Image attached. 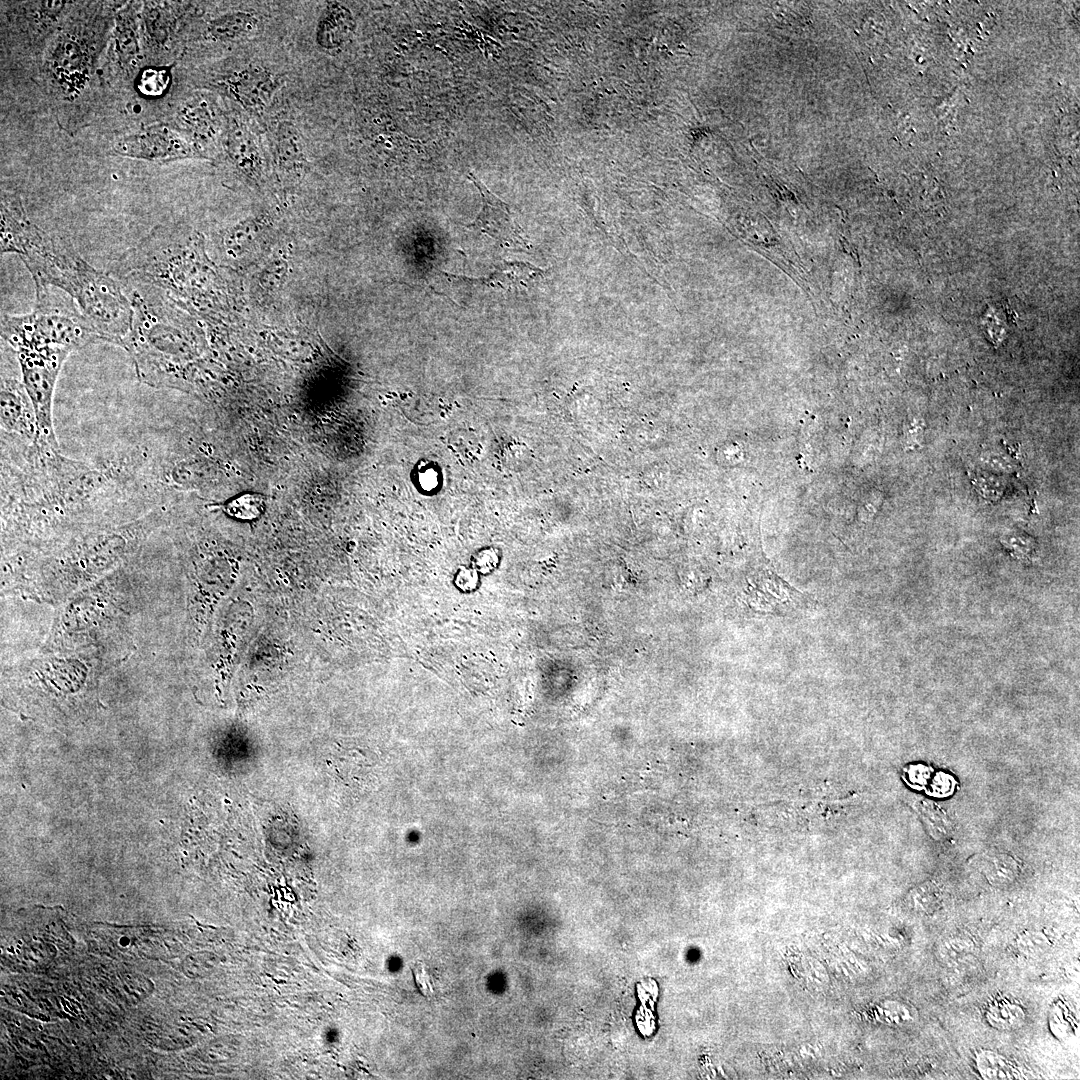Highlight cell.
Listing matches in <instances>:
<instances>
[{"label": "cell", "mask_w": 1080, "mask_h": 1080, "mask_svg": "<svg viewBox=\"0 0 1080 1080\" xmlns=\"http://www.w3.org/2000/svg\"><path fill=\"white\" fill-rule=\"evenodd\" d=\"M0 249L20 257L35 287H54L71 297L101 342L124 347L133 309L123 285L93 267L68 240L41 229L24 207H14L1 215Z\"/></svg>", "instance_id": "6da1fadb"}, {"label": "cell", "mask_w": 1080, "mask_h": 1080, "mask_svg": "<svg viewBox=\"0 0 1080 1080\" xmlns=\"http://www.w3.org/2000/svg\"><path fill=\"white\" fill-rule=\"evenodd\" d=\"M1 337L16 349L48 346L73 352L101 339L75 301L54 287H35V307L26 314H4Z\"/></svg>", "instance_id": "7a4b0ae2"}, {"label": "cell", "mask_w": 1080, "mask_h": 1080, "mask_svg": "<svg viewBox=\"0 0 1080 1080\" xmlns=\"http://www.w3.org/2000/svg\"><path fill=\"white\" fill-rule=\"evenodd\" d=\"M13 352L35 413L37 434L33 443L58 449L52 417L53 396L70 352L48 346H23Z\"/></svg>", "instance_id": "3957f363"}, {"label": "cell", "mask_w": 1080, "mask_h": 1080, "mask_svg": "<svg viewBox=\"0 0 1080 1080\" xmlns=\"http://www.w3.org/2000/svg\"><path fill=\"white\" fill-rule=\"evenodd\" d=\"M112 152L154 162L203 157L186 135L164 124H154L124 137L113 146Z\"/></svg>", "instance_id": "277c9868"}, {"label": "cell", "mask_w": 1080, "mask_h": 1080, "mask_svg": "<svg viewBox=\"0 0 1080 1080\" xmlns=\"http://www.w3.org/2000/svg\"><path fill=\"white\" fill-rule=\"evenodd\" d=\"M84 37L75 31L59 36L48 56V71L54 82L68 93L81 89L90 74L91 60Z\"/></svg>", "instance_id": "5b68a950"}, {"label": "cell", "mask_w": 1080, "mask_h": 1080, "mask_svg": "<svg viewBox=\"0 0 1080 1080\" xmlns=\"http://www.w3.org/2000/svg\"><path fill=\"white\" fill-rule=\"evenodd\" d=\"M468 178L480 193L482 206L474 221L464 224V226L488 235L502 246H522L524 241L507 204L492 193L471 172L468 174Z\"/></svg>", "instance_id": "8992f818"}, {"label": "cell", "mask_w": 1080, "mask_h": 1080, "mask_svg": "<svg viewBox=\"0 0 1080 1080\" xmlns=\"http://www.w3.org/2000/svg\"><path fill=\"white\" fill-rule=\"evenodd\" d=\"M280 84V78L276 74L261 67L236 71L222 82L229 95L251 113L265 110Z\"/></svg>", "instance_id": "52a82bcc"}, {"label": "cell", "mask_w": 1080, "mask_h": 1080, "mask_svg": "<svg viewBox=\"0 0 1080 1080\" xmlns=\"http://www.w3.org/2000/svg\"><path fill=\"white\" fill-rule=\"evenodd\" d=\"M1 427L22 439L34 442L37 434L36 418L24 384L16 377L1 375L0 400Z\"/></svg>", "instance_id": "ba28073f"}, {"label": "cell", "mask_w": 1080, "mask_h": 1080, "mask_svg": "<svg viewBox=\"0 0 1080 1080\" xmlns=\"http://www.w3.org/2000/svg\"><path fill=\"white\" fill-rule=\"evenodd\" d=\"M180 129L194 143L200 153L205 145H215L223 137L225 125L216 104L208 96H193L180 108L177 116Z\"/></svg>", "instance_id": "9c48e42d"}, {"label": "cell", "mask_w": 1080, "mask_h": 1080, "mask_svg": "<svg viewBox=\"0 0 1080 1080\" xmlns=\"http://www.w3.org/2000/svg\"><path fill=\"white\" fill-rule=\"evenodd\" d=\"M222 144L226 156L239 170L255 174L262 169L263 151L255 134L242 120L233 117L227 121Z\"/></svg>", "instance_id": "30bf717a"}, {"label": "cell", "mask_w": 1080, "mask_h": 1080, "mask_svg": "<svg viewBox=\"0 0 1080 1080\" xmlns=\"http://www.w3.org/2000/svg\"><path fill=\"white\" fill-rule=\"evenodd\" d=\"M355 22L351 11L338 2H329L316 26V42L324 50L341 47L351 36Z\"/></svg>", "instance_id": "8fae6325"}, {"label": "cell", "mask_w": 1080, "mask_h": 1080, "mask_svg": "<svg viewBox=\"0 0 1080 1080\" xmlns=\"http://www.w3.org/2000/svg\"><path fill=\"white\" fill-rule=\"evenodd\" d=\"M273 155L282 169H302L307 163V150L298 128L290 121L277 124L273 132Z\"/></svg>", "instance_id": "7c38bea8"}, {"label": "cell", "mask_w": 1080, "mask_h": 1080, "mask_svg": "<svg viewBox=\"0 0 1080 1080\" xmlns=\"http://www.w3.org/2000/svg\"><path fill=\"white\" fill-rule=\"evenodd\" d=\"M258 18L251 12L237 11L212 19L207 25V35L214 41H232L252 32Z\"/></svg>", "instance_id": "4fadbf2b"}, {"label": "cell", "mask_w": 1080, "mask_h": 1080, "mask_svg": "<svg viewBox=\"0 0 1080 1080\" xmlns=\"http://www.w3.org/2000/svg\"><path fill=\"white\" fill-rule=\"evenodd\" d=\"M114 50L116 59L123 69H134L140 49L135 18L130 12L125 11L118 17Z\"/></svg>", "instance_id": "5bb4252c"}, {"label": "cell", "mask_w": 1080, "mask_h": 1080, "mask_svg": "<svg viewBox=\"0 0 1080 1080\" xmlns=\"http://www.w3.org/2000/svg\"><path fill=\"white\" fill-rule=\"evenodd\" d=\"M976 1064L979 1073L986 1079H1010L1015 1075L1012 1065L1004 1057L991 1051L980 1053Z\"/></svg>", "instance_id": "9a60e30c"}, {"label": "cell", "mask_w": 1080, "mask_h": 1080, "mask_svg": "<svg viewBox=\"0 0 1080 1080\" xmlns=\"http://www.w3.org/2000/svg\"><path fill=\"white\" fill-rule=\"evenodd\" d=\"M1018 874V865L1011 857L997 855L991 857L985 866V875L993 885L1010 884Z\"/></svg>", "instance_id": "2e32d148"}, {"label": "cell", "mask_w": 1080, "mask_h": 1080, "mask_svg": "<svg viewBox=\"0 0 1080 1080\" xmlns=\"http://www.w3.org/2000/svg\"><path fill=\"white\" fill-rule=\"evenodd\" d=\"M1023 1017L1021 1007L1010 1003H997L989 1012L990 1021L1004 1029L1020 1024Z\"/></svg>", "instance_id": "e0dca14e"}, {"label": "cell", "mask_w": 1080, "mask_h": 1080, "mask_svg": "<svg viewBox=\"0 0 1080 1080\" xmlns=\"http://www.w3.org/2000/svg\"><path fill=\"white\" fill-rule=\"evenodd\" d=\"M263 501L259 495L245 494L236 497L227 505L230 515L237 518H254L259 515Z\"/></svg>", "instance_id": "ac0fdd59"}, {"label": "cell", "mask_w": 1080, "mask_h": 1080, "mask_svg": "<svg viewBox=\"0 0 1080 1080\" xmlns=\"http://www.w3.org/2000/svg\"><path fill=\"white\" fill-rule=\"evenodd\" d=\"M1019 950L1030 956L1044 953L1050 947L1049 939L1040 931L1030 930L1022 933L1017 939Z\"/></svg>", "instance_id": "d6986e66"}, {"label": "cell", "mask_w": 1080, "mask_h": 1080, "mask_svg": "<svg viewBox=\"0 0 1080 1080\" xmlns=\"http://www.w3.org/2000/svg\"><path fill=\"white\" fill-rule=\"evenodd\" d=\"M169 81L168 69H148L140 78V89L149 95L160 94L164 91Z\"/></svg>", "instance_id": "ffe728a7"}, {"label": "cell", "mask_w": 1080, "mask_h": 1080, "mask_svg": "<svg viewBox=\"0 0 1080 1080\" xmlns=\"http://www.w3.org/2000/svg\"><path fill=\"white\" fill-rule=\"evenodd\" d=\"M939 893L932 884H923L915 889L912 895V904L915 910L922 913L932 912L938 905Z\"/></svg>", "instance_id": "44dd1931"}, {"label": "cell", "mask_w": 1080, "mask_h": 1080, "mask_svg": "<svg viewBox=\"0 0 1080 1080\" xmlns=\"http://www.w3.org/2000/svg\"><path fill=\"white\" fill-rule=\"evenodd\" d=\"M417 471V483L423 490L431 491L437 488L440 476L434 465L425 463Z\"/></svg>", "instance_id": "7402d4cb"}, {"label": "cell", "mask_w": 1080, "mask_h": 1080, "mask_svg": "<svg viewBox=\"0 0 1080 1080\" xmlns=\"http://www.w3.org/2000/svg\"><path fill=\"white\" fill-rule=\"evenodd\" d=\"M967 949L964 942L959 940H949L941 947L939 954L944 960L952 961L961 955H964Z\"/></svg>", "instance_id": "603a6c76"}, {"label": "cell", "mask_w": 1080, "mask_h": 1080, "mask_svg": "<svg viewBox=\"0 0 1080 1080\" xmlns=\"http://www.w3.org/2000/svg\"><path fill=\"white\" fill-rule=\"evenodd\" d=\"M495 560L496 554L493 551L486 550L478 554L476 562L480 567H484L486 565L487 567H490L495 562Z\"/></svg>", "instance_id": "cb8c5ba5"}]
</instances>
